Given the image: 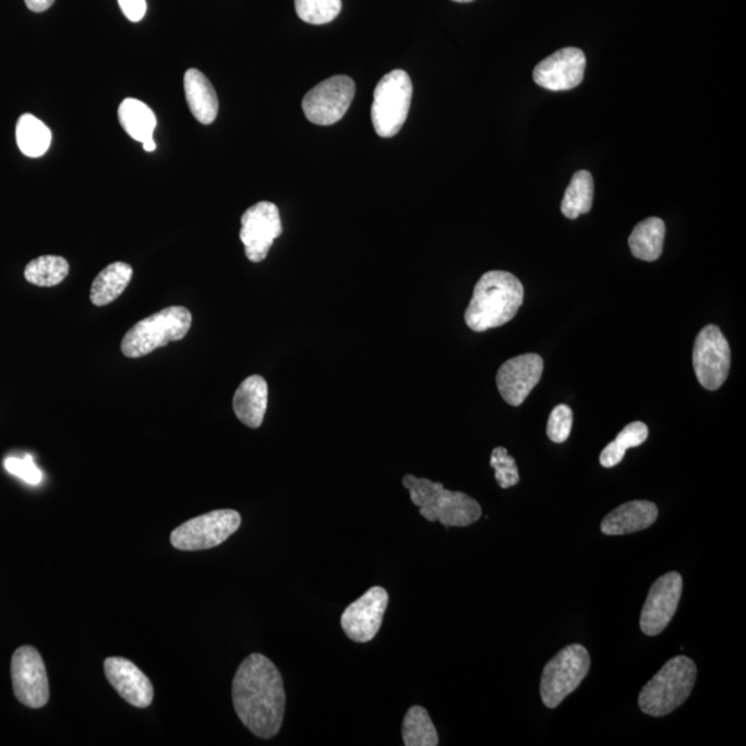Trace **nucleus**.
<instances>
[{"label": "nucleus", "mask_w": 746, "mask_h": 746, "mask_svg": "<svg viewBox=\"0 0 746 746\" xmlns=\"http://www.w3.org/2000/svg\"><path fill=\"white\" fill-rule=\"evenodd\" d=\"M118 118L123 131L136 142L145 143L154 140L157 117L147 104L137 98H127L118 108Z\"/></svg>", "instance_id": "obj_22"}, {"label": "nucleus", "mask_w": 746, "mask_h": 746, "mask_svg": "<svg viewBox=\"0 0 746 746\" xmlns=\"http://www.w3.org/2000/svg\"><path fill=\"white\" fill-rule=\"evenodd\" d=\"M70 274V264L61 256H40L25 267L24 277L36 287L51 288L60 285Z\"/></svg>", "instance_id": "obj_27"}, {"label": "nucleus", "mask_w": 746, "mask_h": 746, "mask_svg": "<svg viewBox=\"0 0 746 746\" xmlns=\"http://www.w3.org/2000/svg\"><path fill=\"white\" fill-rule=\"evenodd\" d=\"M491 468L495 470V479L501 489L507 490L520 483V473L515 458L504 447L492 450Z\"/></svg>", "instance_id": "obj_30"}, {"label": "nucleus", "mask_w": 746, "mask_h": 746, "mask_svg": "<svg viewBox=\"0 0 746 746\" xmlns=\"http://www.w3.org/2000/svg\"><path fill=\"white\" fill-rule=\"evenodd\" d=\"M15 139L20 152L29 158L44 157L51 144V132L40 119L33 113L21 116L15 127Z\"/></svg>", "instance_id": "obj_24"}, {"label": "nucleus", "mask_w": 746, "mask_h": 746, "mask_svg": "<svg viewBox=\"0 0 746 746\" xmlns=\"http://www.w3.org/2000/svg\"><path fill=\"white\" fill-rule=\"evenodd\" d=\"M666 227L660 217H649L631 231L629 246L631 255L640 261L655 262L662 255Z\"/></svg>", "instance_id": "obj_23"}, {"label": "nucleus", "mask_w": 746, "mask_h": 746, "mask_svg": "<svg viewBox=\"0 0 746 746\" xmlns=\"http://www.w3.org/2000/svg\"><path fill=\"white\" fill-rule=\"evenodd\" d=\"M4 468H7L10 474L19 477V479L31 485H38L41 483V479H44L41 471L35 465L34 458L31 455H25L24 458L9 456L4 460Z\"/></svg>", "instance_id": "obj_32"}, {"label": "nucleus", "mask_w": 746, "mask_h": 746, "mask_svg": "<svg viewBox=\"0 0 746 746\" xmlns=\"http://www.w3.org/2000/svg\"><path fill=\"white\" fill-rule=\"evenodd\" d=\"M193 315L183 305H172L139 321L123 336L121 350L128 359H140L153 351L185 338Z\"/></svg>", "instance_id": "obj_5"}, {"label": "nucleus", "mask_w": 746, "mask_h": 746, "mask_svg": "<svg viewBox=\"0 0 746 746\" xmlns=\"http://www.w3.org/2000/svg\"><path fill=\"white\" fill-rule=\"evenodd\" d=\"M647 438H649V428H647L646 423L634 422L628 424L616 435L614 442L603 449V453L600 455V465L607 469L614 468V466L622 462L626 450L640 447L641 444L646 443Z\"/></svg>", "instance_id": "obj_28"}, {"label": "nucleus", "mask_w": 746, "mask_h": 746, "mask_svg": "<svg viewBox=\"0 0 746 746\" xmlns=\"http://www.w3.org/2000/svg\"><path fill=\"white\" fill-rule=\"evenodd\" d=\"M454 2H458V3H470V2H474V0H454Z\"/></svg>", "instance_id": "obj_36"}, {"label": "nucleus", "mask_w": 746, "mask_h": 746, "mask_svg": "<svg viewBox=\"0 0 746 746\" xmlns=\"http://www.w3.org/2000/svg\"><path fill=\"white\" fill-rule=\"evenodd\" d=\"M143 147L145 152L153 153L155 152V148H157V144H155L154 140H149V142L143 143Z\"/></svg>", "instance_id": "obj_35"}, {"label": "nucleus", "mask_w": 746, "mask_h": 746, "mask_svg": "<svg viewBox=\"0 0 746 746\" xmlns=\"http://www.w3.org/2000/svg\"><path fill=\"white\" fill-rule=\"evenodd\" d=\"M124 17L132 23H139L147 13V2L145 0H118Z\"/></svg>", "instance_id": "obj_33"}, {"label": "nucleus", "mask_w": 746, "mask_h": 746, "mask_svg": "<svg viewBox=\"0 0 746 746\" xmlns=\"http://www.w3.org/2000/svg\"><path fill=\"white\" fill-rule=\"evenodd\" d=\"M594 183L592 175L587 170L574 173L562 202V214L567 219H578L580 215L589 214L593 205Z\"/></svg>", "instance_id": "obj_25"}, {"label": "nucleus", "mask_w": 746, "mask_h": 746, "mask_svg": "<svg viewBox=\"0 0 746 746\" xmlns=\"http://www.w3.org/2000/svg\"><path fill=\"white\" fill-rule=\"evenodd\" d=\"M281 234V215L273 202H258L242 215L240 238L249 261L263 262L274 241Z\"/></svg>", "instance_id": "obj_11"}, {"label": "nucleus", "mask_w": 746, "mask_h": 746, "mask_svg": "<svg viewBox=\"0 0 746 746\" xmlns=\"http://www.w3.org/2000/svg\"><path fill=\"white\" fill-rule=\"evenodd\" d=\"M696 681L697 665L691 658H672L642 687L639 696L641 712L652 718H662L676 711L690 697Z\"/></svg>", "instance_id": "obj_4"}, {"label": "nucleus", "mask_w": 746, "mask_h": 746, "mask_svg": "<svg viewBox=\"0 0 746 746\" xmlns=\"http://www.w3.org/2000/svg\"><path fill=\"white\" fill-rule=\"evenodd\" d=\"M402 741L406 746H437V730L423 707L414 705L404 718Z\"/></svg>", "instance_id": "obj_26"}, {"label": "nucleus", "mask_w": 746, "mask_h": 746, "mask_svg": "<svg viewBox=\"0 0 746 746\" xmlns=\"http://www.w3.org/2000/svg\"><path fill=\"white\" fill-rule=\"evenodd\" d=\"M268 385L261 375L246 377L237 388L232 408L237 418L251 429L262 426L264 414L267 411Z\"/></svg>", "instance_id": "obj_19"}, {"label": "nucleus", "mask_w": 746, "mask_h": 746, "mask_svg": "<svg viewBox=\"0 0 746 746\" xmlns=\"http://www.w3.org/2000/svg\"><path fill=\"white\" fill-rule=\"evenodd\" d=\"M402 484L414 506L428 521H440L444 527H468L480 520L481 506L464 492L445 490L442 483L407 474Z\"/></svg>", "instance_id": "obj_3"}, {"label": "nucleus", "mask_w": 746, "mask_h": 746, "mask_svg": "<svg viewBox=\"0 0 746 746\" xmlns=\"http://www.w3.org/2000/svg\"><path fill=\"white\" fill-rule=\"evenodd\" d=\"M133 277L131 264L123 262L111 263L103 269L92 284L91 300L97 308L116 302Z\"/></svg>", "instance_id": "obj_21"}, {"label": "nucleus", "mask_w": 746, "mask_h": 746, "mask_svg": "<svg viewBox=\"0 0 746 746\" xmlns=\"http://www.w3.org/2000/svg\"><path fill=\"white\" fill-rule=\"evenodd\" d=\"M658 518V507L650 501H630L616 507L601 521L604 536H628L650 528Z\"/></svg>", "instance_id": "obj_18"}, {"label": "nucleus", "mask_w": 746, "mask_h": 746, "mask_svg": "<svg viewBox=\"0 0 746 746\" xmlns=\"http://www.w3.org/2000/svg\"><path fill=\"white\" fill-rule=\"evenodd\" d=\"M573 422V409L564 406V404L557 406L553 409L551 417H549L548 437L556 444L566 443L569 434H571Z\"/></svg>", "instance_id": "obj_31"}, {"label": "nucleus", "mask_w": 746, "mask_h": 746, "mask_svg": "<svg viewBox=\"0 0 746 746\" xmlns=\"http://www.w3.org/2000/svg\"><path fill=\"white\" fill-rule=\"evenodd\" d=\"M587 57L578 48H564L533 69V81L543 89L552 92L571 91L583 81Z\"/></svg>", "instance_id": "obj_15"}, {"label": "nucleus", "mask_w": 746, "mask_h": 746, "mask_svg": "<svg viewBox=\"0 0 746 746\" xmlns=\"http://www.w3.org/2000/svg\"><path fill=\"white\" fill-rule=\"evenodd\" d=\"M590 670L587 647L571 645L546 663L541 677V698L549 709L557 708L577 690Z\"/></svg>", "instance_id": "obj_7"}, {"label": "nucleus", "mask_w": 746, "mask_h": 746, "mask_svg": "<svg viewBox=\"0 0 746 746\" xmlns=\"http://www.w3.org/2000/svg\"><path fill=\"white\" fill-rule=\"evenodd\" d=\"M356 95L350 76L336 75L318 83L303 98V112L310 122L329 127L346 116Z\"/></svg>", "instance_id": "obj_10"}, {"label": "nucleus", "mask_w": 746, "mask_h": 746, "mask_svg": "<svg viewBox=\"0 0 746 746\" xmlns=\"http://www.w3.org/2000/svg\"><path fill=\"white\" fill-rule=\"evenodd\" d=\"M24 2L27 4V8L31 10V12L44 13L46 10H49L51 7H53L56 0H24Z\"/></svg>", "instance_id": "obj_34"}, {"label": "nucleus", "mask_w": 746, "mask_h": 746, "mask_svg": "<svg viewBox=\"0 0 746 746\" xmlns=\"http://www.w3.org/2000/svg\"><path fill=\"white\" fill-rule=\"evenodd\" d=\"M413 86L402 70L383 76L373 92L372 124L377 136L390 139L401 131L411 107Z\"/></svg>", "instance_id": "obj_6"}, {"label": "nucleus", "mask_w": 746, "mask_h": 746, "mask_svg": "<svg viewBox=\"0 0 746 746\" xmlns=\"http://www.w3.org/2000/svg\"><path fill=\"white\" fill-rule=\"evenodd\" d=\"M543 360L539 354L528 352L507 360L496 373V386L502 398L512 407L521 406L541 381Z\"/></svg>", "instance_id": "obj_16"}, {"label": "nucleus", "mask_w": 746, "mask_h": 746, "mask_svg": "<svg viewBox=\"0 0 746 746\" xmlns=\"http://www.w3.org/2000/svg\"><path fill=\"white\" fill-rule=\"evenodd\" d=\"M232 703L249 732L263 739L276 737L284 722L287 696L281 673L273 661L262 654L243 660L232 681Z\"/></svg>", "instance_id": "obj_1"}, {"label": "nucleus", "mask_w": 746, "mask_h": 746, "mask_svg": "<svg viewBox=\"0 0 746 746\" xmlns=\"http://www.w3.org/2000/svg\"><path fill=\"white\" fill-rule=\"evenodd\" d=\"M693 365L698 382L707 390L723 386L732 366V351L719 326L708 325L699 332L694 344Z\"/></svg>", "instance_id": "obj_9"}, {"label": "nucleus", "mask_w": 746, "mask_h": 746, "mask_svg": "<svg viewBox=\"0 0 746 746\" xmlns=\"http://www.w3.org/2000/svg\"><path fill=\"white\" fill-rule=\"evenodd\" d=\"M12 681L15 698L25 707L39 709L49 702V681L38 650L24 646L12 658Z\"/></svg>", "instance_id": "obj_12"}, {"label": "nucleus", "mask_w": 746, "mask_h": 746, "mask_svg": "<svg viewBox=\"0 0 746 746\" xmlns=\"http://www.w3.org/2000/svg\"><path fill=\"white\" fill-rule=\"evenodd\" d=\"M682 593L683 578L678 573L662 575L652 583L640 614L642 634L652 637L666 629L676 614Z\"/></svg>", "instance_id": "obj_13"}, {"label": "nucleus", "mask_w": 746, "mask_h": 746, "mask_svg": "<svg viewBox=\"0 0 746 746\" xmlns=\"http://www.w3.org/2000/svg\"><path fill=\"white\" fill-rule=\"evenodd\" d=\"M240 513L221 509L206 513L176 528L170 542L176 549L184 552L206 551L221 545L241 527Z\"/></svg>", "instance_id": "obj_8"}, {"label": "nucleus", "mask_w": 746, "mask_h": 746, "mask_svg": "<svg viewBox=\"0 0 746 746\" xmlns=\"http://www.w3.org/2000/svg\"><path fill=\"white\" fill-rule=\"evenodd\" d=\"M388 593L386 589L373 587L351 603L341 614L340 624L345 634L356 642H368L375 639L380 631L383 616L386 614Z\"/></svg>", "instance_id": "obj_14"}, {"label": "nucleus", "mask_w": 746, "mask_h": 746, "mask_svg": "<svg viewBox=\"0 0 746 746\" xmlns=\"http://www.w3.org/2000/svg\"><path fill=\"white\" fill-rule=\"evenodd\" d=\"M300 20L313 25L328 24L341 12V0H294Z\"/></svg>", "instance_id": "obj_29"}, {"label": "nucleus", "mask_w": 746, "mask_h": 746, "mask_svg": "<svg viewBox=\"0 0 746 746\" xmlns=\"http://www.w3.org/2000/svg\"><path fill=\"white\" fill-rule=\"evenodd\" d=\"M525 302V287L507 272L485 273L476 284L473 298L465 321L474 332H485L505 325L516 317Z\"/></svg>", "instance_id": "obj_2"}, {"label": "nucleus", "mask_w": 746, "mask_h": 746, "mask_svg": "<svg viewBox=\"0 0 746 746\" xmlns=\"http://www.w3.org/2000/svg\"><path fill=\"white\" fill-rule=\"evenodd\" d=\"M184 92L196 121L202 124L214 123L219 113V98L210 81L201 71L190 69L184 75Z\"/></svg>", "instance_id": "obj_20"}, {"label": "nucleus", "mask_w": 746, "mask_h": 746, "mask_svg": "<svg viewBox=\"0 0 746 746\" xmlns=\"http://www.w3.org/2000/svg\"><path fill=\"white\" fill-rule=\"evenodd\" d=\"M104 671L124 701L136 708H148L153 703V684L133 662L119 657L107 658Z\"/></svg>", "instance_id": "obj_17"}]
</instances>
